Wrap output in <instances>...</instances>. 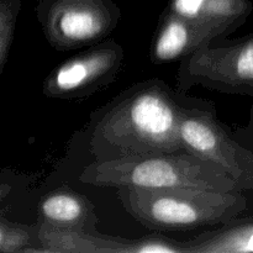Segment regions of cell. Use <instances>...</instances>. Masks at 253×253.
Here are the masks:
<instances>
[{"mask_svg": "<svg viewBox=\"0 0 253 253\" xmlns=\"http://www.w3.org/2000/svg\"><path fill=\"white\" fill-rule=\"evenodd\" d=\"M79 180L94 187L199 188L242 192L226 170L189 151L127 156L104 162L94 161L82 170Z\"/></svg>", "mask_w": 253, "mask_h": 253, "instance_id": "obj_2", "label": "cell"}, {"mask_svg": "<svg viewBox=\"0 0 253 253\" xmlns=\"http://www.w3.org/2000/svg\"><path fill=\"white\" fill-rule=\"evenodd\" d=\"M183 146L226 170L241 190L253 192V152L231 137L216 119L215 108L204 101L187 109L179 125Z\"/></svg>", "mask_w": 253, "mask_h": 253, "instance_id": "obj_6", "label": "cell"}, {"mask_svg": "<svg viewBox=\"0 0 253 253\" xmlns=\"http://www.w3.org/2000/svg\"><path fill=\"white\" fill-rule=\"evenodd\" d=\"M124 58V48L114 39L86 47L49 72L42 83V94L59 100L88 98L118 78Z\"/></svg>", "mask_w": 253, "mask_h": 253, "instance_id": "obj_7", "label": "cell"}, {"mask_svg": "<svg viewBox=\"0 0 253 253\" xmlns=\"http://www.w3.org/2000/svg\"><path fill=\"white\" fill-rule=\"evenodd\" d=\"M204 101L189 98L158 78L125 89L96 109L88 124L94 161L187 151L179 136L185 110Z\"/></svg>", "mask_w": 253, "mask_h": 253, "instance_id": "obj_1", "label": "cell"}, {"mask_svg": "<svg viewBox=\"0 0 253 253\" xmlns=\"http://www.w3.org/2000/svg\"><path fill=\"white\" fill-rule=\"evenodd\" d=\"M40 222L35 225L19 224L0 219V252L39 253Z\"/></svg>", "mask_w": 253, "mask_h": 253, "instance_id": "obj_13", "label": "cell"}, {"mask_svg": "<svg viewBox=\"0 0 253 253\" xmlns=\"http://www.w3.org/2000/svg\"><path fill=\"white\" fill-rule=\"evenodd\" d=\"M214 41L216 40L209 31L166 10L151 42L150 61L156 66L182 62L202 46Z\"/></svg>", "mask_w": 253, "mask_h": 253, "instance_id": "obj_9", "label": "cell"}, {"mask_svg": "<svg viewBox=\"0 0 253 253\" xmlns=\"http://www.w3.org/2000/svg\"><path fill=\"white\" fill-rule=\"evenodd\" d=\"M252 142H253V111H252Z\"/></svg>", "mask_w": 253, "mask_h": 253, "instance_id": "obj_14", "label": "cell"}, {"mask_svg": "<svg viewBox=\"0 0 253 253\" xmlns=\"http://www.w3.org/2000/svg\"><path fill=\"white\" fill-rule=\"evenodd\" d=\"M118 199L128 215L151 231H189L225 225L246 210L242 192L199 188L119 187Z\"/></svg>", "mask_w": 253, "mask_h": 253, "instance_id": "obj_3", "label": "cell"}, {"mask_svg": "<svg viewBox=\"0 0 253 253\" xmlns=\"http://www.w3.org/2000/svg\"><path fill=\"white\" fill-rule=\"evenodd\" d=\"M188 253L253 252V219H234L187 241Z\"/></svg>", "mask_w": 253, "mask_h": 253, "instance_id": "obj_12", "label": "cell"}, {"mask_svg": "<svg viewBox=\"0 0 253 253\" xmlns=\"http://www.w3.org/2000/svg\"><path fill=\"white\" fill-rule=\"evenodd\" d=\"M37 221L52 229L96 231L99 217L93 202L68 185H62L41 198Z\"/></svg>", "mask_w": 253, "mask_h": 253, "instance_id": "obj_11", "label": "cell"}, {"mask_svg": "<svg viewBox=\"0 0 253 253\" xmlns=\"http://www.w3.org/2000/svg\"><path fill=\"white\" fill-rule=\"evenodd\" d=\"M167 10L221 40L244 26L252 5L249 0H172Z\"/></svg>", "mask_w": 253, "mask_h": 253, "instance_id": "obj_10", "label": "cell"}, {"mask_svg": "<svg viewBox=\"0 0 253 253\" xmlns=\"http://www.w3.org/2000/svg\"><path fill=\"white\" fill-rule=\"evenodd\" d=\"M39 253H187V244L165 236L124 239L98 231L58 230L40 224Z\"/></svg>", "mask_w": 253, "mask_h": 253, "instance_id": "obj_8", "label": "cell"}, {"mask_svg": "<svg viewBox=\"0 0 253 253\" xmlns=\"http://www.w3.org/2000/svg\"><path fill=\"white\" fill-rule=\"evenodd\" d=\"M177 85H194L225 94L253 96V32L235 41L204 44L180 62Z\"/></svg>", "mask_w": 253, "mask_h": 253, "instance_id": "obj_5", "label": "cell"}, {"mask_svg": "<svg viewBox=\"0 0 253 253\" xmlns=\"http://www.w3.org/2000/svg\"><path fill=\"white\" fill-rule=\"evenodd\" d=\"M37 20L56 51L94 46L109 39L120 22V10L110 0H41Z\"/></svg>", "mask_w": 253, "mask_h": 253, "instance_id": "obj_4", "label": "cell"}]
</instances>
